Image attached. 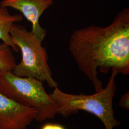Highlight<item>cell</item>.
I'll use <instances>...</instances> for the list:
<instances>
[{"label":"cell","mask_w":129,"mask_h":129,"mask_svg":"<svg viewBox=\"0 0 129 129\" xmlns=\"http://www.w3.org/2000/svg\"><path fill=\"white\" fill-rule=\"evenodd\" d=\"M69 49L80 69L92 82L96 91L102 82L100 72L114 69L118 74H129V9L122 10L106 27L91 25L77 29L69 39Z\"/></svg>","instance_id":"6da1fadb"},{"label":"cell","mask_w":129,"mask_h":129,"mask_svg":"<svg viewBox=\"0 0 129 129\" xmlns=\"http://www.w3.org/2000/svg\"><path fill=\"white\" fill-rule=\"evenodd\" d=\"M117 72L112 73L106 87L91 95L73 94L61 91L58 87L49 94L57 107V114L68 118L79 111H86L97 116L106 129H114L120 124L114 116L113 100L116 91Z\"/></svg>","instance_id":"7a4b0ae2"},{"label":"cell","mask_w":129,"mask_h":129,"mask_svg":"<svg viewBox=\"0 0 129 129\" xmlns=\"http://www.w3.org/2000/svg\"><path fill=\"white\" fill-rule=\"evenodd\" d=\"M0 92L22 105L37 111L35 120L42 122L57 114L55 102L43 82L36 78L17 76L12 71L0 70Z\"/></svg>","instance_id":"3957f363"},{"label":"cell","mask_w":129,"mask_h":129,"mask_svg":"<svg viewBox=\"0 0 129 129\" xmlns=\"http://www.w3.org/2000/svg\"><path fill=\"white\" fill-rule=\"evenodd\" d=\"M10 35L14 44L22 54V60L15 65L13 73L25 78H36L46 82L49 87H58L48 64V55L42 42L31 31L21 24L12 26Z\"/></svg>","instance_id":"277c9868"},{"label":"cell","mask_w":129,"mask_h":129,"mask_svg":"<svg viewBox=\"0 0 129 129\" xmlns=\"http://www.w3.org/2000/svg\"><path fill=\"white\" fill-rule=\"evenodd\" d=\"M37 111L21 105L0 92V129H28Z\"/></svg>","instance_id":"5b68a950"},{"label":"cell","mask_w":129,"mask_h":129,"mask_svg":"<svg viewBox=\"0 0 129 129\" xmlns=\"http://www.w3.org/2000/svg\"><path fill=\"white\" fill-rule=\"evenodd\" d=\"M53 0H3L2 5L19 11L32 24L31 32L43 42L46 31L40 25L42 14L54 4Z\"/></svg>","instance_id":"8992f818"},{"label":"cell","mask_w":129,"mask_h":129,"mask_svg":"<svg viewBox=\"0 0 129 129\" xmlns=\"http://www.w3.org/2000/svg\"><path fill=\"white\" fill-rule=\"evenodd\" d=\"M23 19V16L21 14H10L7 8L2 5L0 0V40L16 52H19V49L13 41L10 31L14 24L22 21Z\"/></svg>","instance_id":"52a82bcc"},{"label":"cell","mask_w":129,"mask_h":129,"mask_svg":"<svg viewBox=\"0 0 129 129\" xmlns=\"http://www.w3.org/2000/svg\"><path fill=\"white\" fill-rule=\"evenodd\" d=\"M12 48L2 42L0 43V70L12 71L16 64Z\"/></svg>","instance_id":"ba28073f"},{"label":"cell","mask_w":129,"mask_h":129,"mask_svg":"<svg viewBox=\"0 0 129 129\" xmlns=\"http://www.w3.org/2000/svg\"><path fill=\"white\" fill-rule=\"evenodd\" d=\"M119 106L126 110H129V92L123 94L119 101Z\"/></svg>","instance_id":"9c48e42d"},{"label":"cell","mask_w":129,"mask_h":129,"mask_svg":"<svg viewBox=\"0 0 129 129\" xmlns=\"http://www.w3.org/2000/svg\"><path fill=\"white\" fill-rule=\"evenodd\" d=\"M40 129H66L61 125L55 123H46L43 125Z\"/></svg>","instance_id":"30bf717a"}]
</instances>
